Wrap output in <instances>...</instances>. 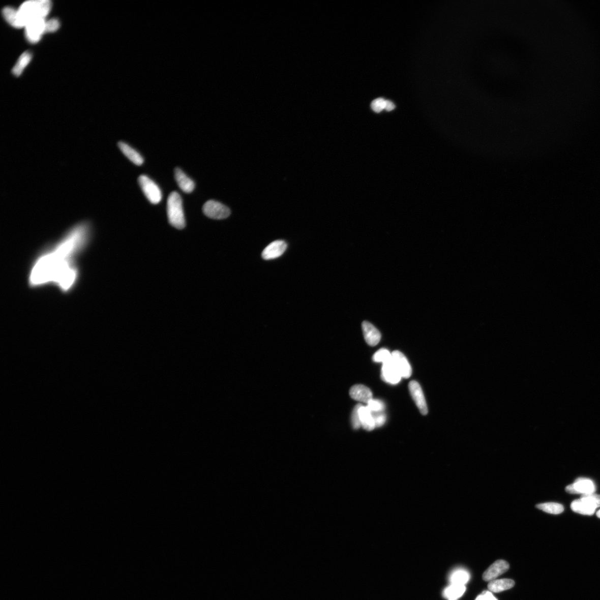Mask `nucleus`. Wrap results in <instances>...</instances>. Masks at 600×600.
<instances>
[{
    "mask_svg": "<svg viewBox=\"0 0 600 600\" xmlns=\"http://www.w3.org/2000/svg\"><path fill=\"white\" fill-rule=\"evenodd\" d=\"M92 232L91 225L83 222L42 252L30 270L29 285L32 287L55 285L64 292L73 289L79 276L76 258L86 247Z\"/></svg>",
    "mask_w": 600,
    "mask_h": 600,
    "instance_id": "nucleus-1",
    "label": "nucleus"
},
{
    "mask_svg": "<svg viewBox=\"0 0 600 600\" xmlns=\"http://www.w3.org/2000/svg\"><path fill=\"white\" fill-rule=\"evenodd\" d=\"M49 0H32L24 3L17 10L18 18L22 27L28 23L39 19H45L51 9Z\"/></svg>",
    "mask_w": 600,
    "mask_h": 600,
    "instance_id": "nucleus-2",
    "label": "nucleus"
},
{
    "mask_svg": "<svg viewBox=\"0 0 600 600\" xmlns=\"http://www.w3.org/2000/svg\"><path fill=\"white\" fill-rule=\"evenodd\" d=\"M167 212L170 224L177 229H183L186 224L183 200L176 191L172 192L168 197Z\"/></svg>",
    "mask_w": 600,
    "mask_h": 600,
    "instance_id": "nucleus-3",
    "label": "nucleus"
},
{
    "mask_svg": "<svg viewBox=\"0 0 600 600\" xmlns=\"http://www.w3.org/2000/svg\"><path fill=\"white\" fill-rule=\"evenodd\" d=\"M138 182L148 201L154 205L159 203L162 199L161 191L152 179L145 175H141L138 178Z\"/></svg>",
    "mask_w": 600,
    "mask_h": 600,
    "instance_id": "nucleus-4",
    "label": "nucleus"
},
{
    "mask_svg": "<svg viewBox=\"0 0 600 600\" xmlns=\"http://www.w3.org/2000/svg\"><path fill=\"white\" fill-rule=\"evenodd\" d=\"M202 210L207 217L215 220H223L229 217L230 209L224 204L214 200H209L204 204Z\"/></svg>",
    "mask_w": 600,
    "mask_h": 600,
    "instance_id": "nucleus-5",
    "label": "nucleus"
},
{
    "mask_svg": "<svg viewBox=\"0 0 600 600\" xmlns=\"http://www.w3.org/2000/svg\"><path fill=\"white\" fill-rule=\"evenodd\" d=\"M45 19H39L30 22L25 27V35L30 43L39 42L42 35L45 33Z\"/></svg>",
    "mask_w": 600,
    "mask_h": 600,
    "instance_id": "nucleus-6",
    "label": "nucleus"
},
{
    "mask_svg": "<svg viewBox=\"0 0 600 600\" xmlns=\"http://www.w3.org/2000/svg\"><path fill=\"white\" fill-rule=\"evenodd\" d=\"M596 490L595 484L591 479L579 478L573 484L566 488L567 493L572 494L589 495L594 494Z\"/></svg>",
    "mask_w": 600,
    "mask_h": 600,
    "instance_id": "nucleus-7",
    "label": "nucleus"
},
{
    "mask_svg": "<svg viewBox=\"0 0 600 600\" xmlns=\"http://www.w3.org/2000/svg\"><path fill=\"white\" fill-rule=\"evenodd\" d=\"M409 388L411 397L415 401L420 413L423 415H427L428 413V408L421 386L417 381H411L409 383Z\"/></svg>",
    "mask_w": 600,
    "mask_h": 600,
    "instance_id": "nucleus-8",
    "label": "nucleus"
},
{
    "mask_svg": "<svg viewBox=\"0 0 600 600\" xmlns=\"http://www.w3.org/2000/svg\"><path fill=\"white\" fill-rule=\"evenodd\" d=\"M393 362L402 377L408 379L412 374V368L404 354L399 351L392 353Z\"/></svg>",
    "mask_w": 600,
    "mask_h": 600,
    "instance_id": "nucleus-9",
    "label": "nucleus"
},
{
    "mask_svg": "<svg viewBox=\"0 0 600 600\" xmlns=\"http://www.w3.org/2000/svg\"><path fill=\"white\" fill-rule=\"evenodd\" d=\"M287 249V244L283 240H277L269 244L263 250L262 256L263 259L270 260L277 259L283 255Z\"/></svg>",
    "mask_w": 600,
    "mask_h": 600,
    "instance_id": "nucleus-10",
    "label": "nucleus"
},
{
    "mask_svg": "<svg viewBox=\"0 0 600 600\" xmlns=\"http://www.w3.org/2000/svg\"><path fill=\"white\" fill-rule=\"evenodd\" d=\"M509 567L508 563L505 560H497L485 572L483 576V580L485 581L494 580L506 573Z\"/></svg>",
    "mask_w": 600,
    "mask_h": 600,
    "instance_id": "nucleus-11",
    "label": "nucleus"
},
{
    "mask_svg": "<svg viewBox=\"0 0 600 600\" xmlns=\"http://www.w3.org/2000/svg\"><path fill=\"white\" fill-rule=\"evenodd\" d=\"M401 376L396 368L393 359L392 361L383 364L381 369V379L387 383L396 385L401 380Z\"/></svg>",
    "mask_w": 600,
    "mask_h": 600,
    "instance_id": "nucleus-12",
    "label": "nucleus"
},
{
    "mask_svg": "<svg viewBox=\"0 0 600 600\" xmlns=\"http://www.w3.org/2000/svg\"><path fill=\"white\" fill-rule=\"evenodd\" d=\"M362 328L365 340L368 345L375 346L379 343L381 335L379 330L373 325L368 321H364Z\"/></svg>",
    "mask_w": 600,
    "mask_h": 600,
    "instance_id": "nucleus-13",
    "label": "nucleus"
},
{
    "mask_svg": "<svg viewBox=\"0 0 600 600\" xmlns=\"http://www.w3.org/2000/svg\"><path fill=\"white\" fill-rule=\"evenodd\" d=\"M350 395L352 399L367 404L373 399V393L371 389L363 385L353 386L350 388Z\"/></svg>",
    "mask_w": 600,
    "mask_h": 600,
    "instance_id": "nucleus-14",
    "label": "nucleus"
},
{
    "mask_svg": "<svg viewBox=\"0 0 600 600\" xmlns=\"http://www.w3.org/2000/svg\"><path fill=\"white\" fill-rule=\"evenodd\" d=\"M175 177L180 189L185 193H191L195 189V185L193 179L188 177L179 168L175 170Z\"/></svg>",
    "mask_w": 600,
    "mask_h": 600,
    "instance_id": "nucleus-15",
    "label": "nucleus"
},
{
    "mask_svg": "<svg viewBox=\"0 0 600 600\" xmlns=\"http://www.w3.org/2000/svg\"><path fill=\"white\" fill-rule=\"evenodd\" d=\"M571 508L573 512L584 515H592L596 508L589 501L583 497L572 503Z\"/></svg>",
    "mask_w": 600,
    "mask_h": 600,
    "instance_id": "nucleus-16",
    "label": "nucleus"
},
{
    "mask_svg": "<svg viewBox=\"0 0 600 600\" xmlns=\"http://www.w3.org/2000/svg\"><path fill=\"white\" fill-rule=\"evenodd\" d=\"M358 413L362 427L369 431L373 430L376 428L375 424L371 411L368 406L362 405L359 407Z\"/></svg>",
    "mask_w": 600,
    "mask_h": 600,
    "instance_id": "nucleus-17",
    "label": "nucleus"
},
{
    "mask_svg": "<svg viewBox=\"0 0 600 600\" xmlns=\"http://www.w3.org/2000/svg\"><path fill=\"white\" fill-rule=\"evenodd\" d=\"M118 146L125 157H127L134 164L138 166L143 164V159L142 156L135 149L129 146L128 144L120 141L118 143Z\"/></svg>",
    "mask_w": 600,
    "mask_h": 600,
    "instance_id": "nucleus-18",
    "label": "nucleus"
},
{
    "mask_svg": "<svg viewBox=\"0 0 600 600\" xmlns=\"http://www.w3.org/2000/svg\"><path fill=\"white\" fill-rule=\"evenodd\" d=\"M514 585L515 581L512 579H495L490 581L488 589L491 592L499 593L512 589Z\"/></svg>",
    "mask_w": 600,
    "mask_h": 600,
    "instance_id": "nucleus-19",
    "label": "nucleus"
},
{
    "mask_svg": "<svg viewBox=\"0 0 600 600\" xmlns=\"http://www.w3.org/2000/svg\"><path fill=\"white\" fill-rule=\"evenodd\" d=\"M465 585L451 584L443 592V596L448 600H457L464 595Z\"/></svg>",
    "mask_w": 600,
    "mask_h": 600,
    "instance_id": "nucleus-20",
    "label": "nucleus"
},
{
    "mask_svg": "<svg viewBox=\"0 0 600 600\" xmlns=\"http://www.w3.org/2000/svg\"><path fill=\"white\" fill-rule=\"evenodd\" d=\"M470 579V575L467 570L457 569L449 576L451 584L465 585Z\"/></svg>",
    "mask_w": 600,
    "mask_h": 600,
    "instance_id": "nucleus-21",
    "label": "nucleus"
},
{
    "mask_svg": "<svg viewBox=\"0 0 600 600\" xmlns=\"http://www.w3.org/2000/svg\"><path fill=\"white\" fill-rule=\"evenodd\" d=\"M32 58V53L28 51H26L22 54L19 59L15 65L13 70V73L16 76H19L22 73L24 69L31 61Z\"/></svg>",
    "mask_w": 600,
    "mask_h": 600,
    "instance_id": "nucleus-22",
    "label": "nucleus"
},
{
    "mask_svg": "<svg viewBox=\"0 0 600 600\" xmlns=\"http://www.w3.org/2000/svg\"><path fill=\"white\" fill-rule=\"evenodd\" d=\"M3 15L6 21L12 26L21 28L18 18L17 10L11 7H6L3 10Z\"/></svg>",
    "mask_w": 600,
    "mask_h": 600,
    "instance_id": "nucleus-23",
    "label": "nucleus"
},
{
    "mask_svg": "<svg viewBox=\"0 0 600 600\" xmlns=\"http://www.w3.org/2000/svg\"><path fill=\"white\" fill-rule=\"evenodd\" d=\"M536 507L545 513L551 514L558 515L564 511L563 505L560 503L556 502L540 503L537 505Z\"/></svg>",
    "mask_w": 600,
    "mask_h": 600,
    "instance_id": "nucleus-24",
    "label": "nucleus"
},
{
    "mask_svg": "<svg viewBox=\"0 0 600 600\" xmlns=\"http://www.w3.org/2000/svg\"><path fill=\"white\" fill-rule=\"evenodd\" d=\"M373 359L374 362L385 364L392 361V354L386 349H381L374 354Z\"/></svg>",
    "mask_w": 600,
    "mask_h": 600,
    "instance_id": "nucleus-25",
    "label": "nucleus"
},
{
    "mask_svg": "<svg viewBox=\"0 0 600 600\" xmlns=\"http://www.w3.org/2000/svg\"><path fill=\"white\" fill-rule=\"evenodd\" d=\"M367 406L372 412H383L385 407L382 401L373 399L369 402Z\"/></svg>",
    "mask_w": 600,
    "mask_h": 600,
    "instance_id": "nucleus-26",
    "label": "nucleus"
},
{
    "mask_svg": "<svg viewBox=\"0 0 600 600\" xmlns=\"http://www.w3.org/2000/svg\"><path fill=\"white\" fill-rule=\"evenodd\" d=\"M362 406V404H357L355 407L352 412L351 415V424L353 429L357 430L361 428L362 425L360 423L358 410L359 407Z\"/></svg>",
    "mask_w": 600,
    "mask_h": 600,
    "instance_id": "nucleus-27",
    "label": "nucleus"
},
{
    "mask_svg": "<svg viewBox=\"0 0 600 600\" xmlns=\"http://www.w3.org/2000/svg\"><path fill=\"white\" fill-rule=\"evenodd\" d=\"M376 428L382 427L386 421V415L383 412H372Z\"/></svg>",
    "mask_w": 600,
    "mask_h": 600,
    "instance_id": "nucleus-28",
    "label": "nucleus"
},
{
    "mask_svg": "<svg viewBox=\"0 0 600 600\" xmlns=\"http://www.w3.org/2000/svg\"><path fill=\"white\" fill-rule=\"evenodd\" d=\"M385 101L382 98H378L373 101L371 104L372 109L377 113L381 112L385 109Z\"/></svg>",
    "mask_w": 600,
    "mask_h": 600,
    "instance_id": "nucleus-29",
    "label": "nucleus"
},
{
    "mask_svg": "<svg viewBox=\"0 0 600 600\" xmlns=\"http://www.w3.org/2000/svg\"><path fill=\"white\" fill-rule=\"evenodd\" d=\"M59 22L56 19H52L46 22L45 33L57 31L59 27Z\"/></svg>",
    "mask_w": 600,
    "mask_h": 600,
    "instance_id": "nucleus-30",
    "label": "nucleus"
},
{
    "mask_svg": "<svg viewBox=\"0 0 600 600\" xmlns=\"http://www.w3.org/2000/svg\"><path fill=\"white\" fill-rule=\"evenodd\" d=\"M581 497L590 501L596 508L600 507V495L592 494L582 495Z\"/></svg>",
    "mask_w": 600,
    "mask_h": 600,
    "instance_id": "nucleus-31",
    "label": "nucleus"
},
{
    "mask_svg": "<svg viewBox=\"0 0 600 600\" xmlns=\"http://www.w3.org/2000/svg\"><path fill=\"white\" fill-rule=\"evenodd\" d=\"M475 600H498L494 595L493 593L489 591H483L480 595L477 596Z\"/></svg>",
    "mask_w": 600,
    "mask_h": 600,
    "instance_id": "nucleus-32",
    "label": "nucleus"
},
{
    "mask_svg": "<svg viewBox=\"0 0 600 600\" xmlns=\"http://www.w3.org/2000/svg\"><path fill=\"white\" fill-rule=\"evenodd\" d=\"M395 108V106L392 101L388 100L385 101V110L387 111H392Z\"/></svg>",
    "mask_w": 600,
    "mask_h": 600,
    "instance_id": "nucleus-33",
    "label": "nucleus"
},
{
    "mask_svg": "<svg viewBox=\"0 0 600 600\" xmlns=\"http://www.w3.org/2000/svg\"><path fill=\"white\" fill-rule=\"evenodd\" d=\"M597 517L600 519V509L596 513Z\"/></svg>",
    "mask_w": 600,
    "mask_h": 600,
    "instance_id": "nucleus-34",
    "label": "nucleus"
}]
</instances>
